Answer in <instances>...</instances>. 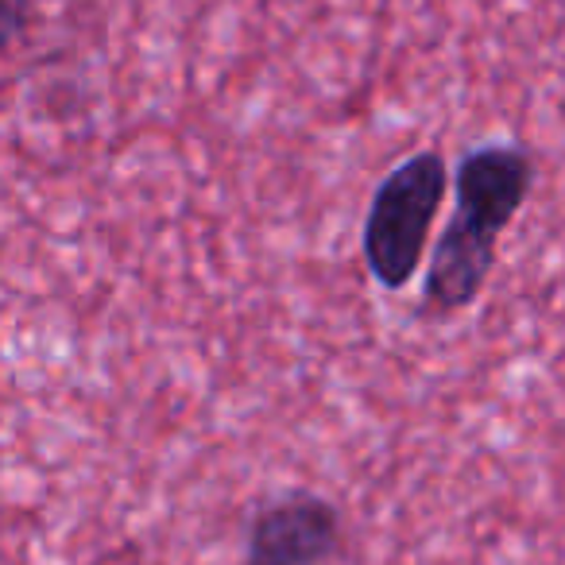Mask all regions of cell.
I'll return each instance as SVG.
<instances>
[{
    "mask_svg": "<svg viewBox=\"0 0 565 565\" xmlns=\"http://www.w3.org/2000/svg\"><path fill=\"white\" fill-rule=\"evenodd\" d=\"M534 186V156L515 140H484L454 171V213L434 241L418 318L446 322L484 295L500 236L519 217Z\"/></svg>",
    "mask_w": 565,
    "mask_h": 565,
    "instance_id": "cell-1",
    "label": "cell"
},
{
    "mask_svg": "<svg viewBox=\"0 0 565 565\" xmlns=\"http://www.w3.org/2000/svg\"><path fill=\"white\" fill-rule=\"evenodd\" d=\"M454 174L438 148H423L380 179L364 210V267L384 291H403L426 256L430 225L446 202Z\"/></svg>",
    "mask_w": 565,
    "mask_h": 565,
    "instance_id": "cell-2",
    "label": "cell"
},
{
    "mask_svg": "<svg viewBox=\"0 0 565 565\" xmlns=\"http://www.w3.org/2000/svg\"><path fill=\"white\" fill-rule=\"evenodd\" d=\"M341 554V511L310 488L259 503L244 531V565H330Z\"/></svg>",
    "mask_w": 565,
    "mask_h": 565,
    "instance_id": "cell-3",
    "label": "cell"
}]
</instances>
